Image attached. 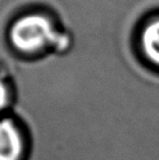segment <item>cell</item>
Listing matches in <instances>:
<instances>
[{
  "instance_id": "obj_1",
  "label": "cell",
  "mask_w": 159,
  "mask_h": 160,
  "mask_svg": "<svg viewBox=\"0 0 159 160\" xmlns=\"http://www.w3.org/2000/svg\"><path fill=\"white\" fill-rule=\"evenodd\" d=\"M61 39L52 19L46 14L28 13L11 25L8 40L19 53L35 55L56 45Z\"/></svg>"
},
{
  "instance_id": "obj_2",
  "label": "cell",
  "mask_w": 159,
  "mask_h": 160,
  "mask_svg": "<svg viewBox=\"0 0 159 160\" xmlns=\"http://www.w3.org/2000/svg\"><path fill=\"white\" fill-rule=\"evenodd\" d=\"M23 142L18 128L11 119L0 120V160H19Z\"/></svg>"
},
{
  "instance_id": "obj_3",
  "label": "cell",
  "mask_w": 159,
  "mask_h": 160,
  "mask_svg": "<svg viewBox=\"0 0 159 160\" xmlns=\"http://www.w3.org/2000/svg\"><path fill=\"white\" fill-rule=\"evenodd\" d=\"M138 45L147 62L159 67V15L146 21L141 28Z\"/></svg>"
},
{
  "instance_id": "obj_4",
  "label": "cell",
  "mask_w": 159,
  "mask_h": 160,
  "mask_svg": "<svg viewBox=\"0 0 159 160\" xmlns=\"http://www.w3.org/2000/svg\"><path fill=\"white\" fill-rule=\"evenodd\" d=\"M8 88L4 81L0 80V110H3L8 103Z\"/></svg>"
}]
</instances>
